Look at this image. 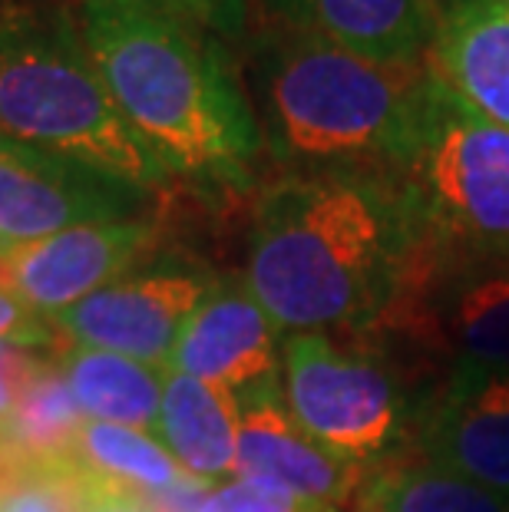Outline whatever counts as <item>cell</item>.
<instances>
[{
	"label": "cell",
	"mask_w": 509,
	"mask_h": 512,
	"mask_svg": "<svg viewBox=\"0 0 509 512\" xmlns=\"http://www.w3.org/2000/svg\"><path fill=\"white\" fill-rule=\"evenodd\" d=\"M417 245L414 202L391 172H298L258 199L245 288L278 331L364 337L404 291Z\"/></svg>",
	"instance_id": "obj_1"
},
{
	"label": "cell",
	"mask_w": 509,
	"mask_h": 512,
	"mask_svg": "<svg viewBox=\"0 0 509 512\" xmlns=\"http://www.w3.org/2000/svg\"><path fill=\"white\" fill-rule=\"evenodd\" d=\"M80 37L116 110L169 176L248 182L262 126L205 30L146 7L90 0L80 7Z\"/></svg>",
	"instance_id": "obj_2"
},
{
	"label": "cell",
	"mask_w": 509,
	"mask_h": 512,
	"mask_svg": "<svg viewBox=\"0 0 509 512\" xmlns=\"http://www.w3.org/2000/svg\"><path fill=\"white\" fill-rule=\"evenodd\" d=\"M437 93L427 53L374 60L308 27L288 30L258 57L268 146L308 172L400 169L424 136Z\"/></svg>",
	"instance_id": "obj_3"
},
{
	"label": "cell",
	"mask_w": 509,
	"mask_h": 512,
	"mask_svg": "<svg viewBox=\"0 0 509 512\" xmlns=\"http://www.w3.org/2000/svg\"><path fill=\"white\" fill-rule=\"evenodd\" d=\"M0 136L143 192H156L169 179L116 110L86 53L80 24L67 14L0 17Z\"/></svg>",
	"instance_id": "obj_4"
},
{
	"label": "cell",
	"mask_w": 509,
	"mask_h": 512,
	"mask_svg": "<svg viewBox=\"0 0 509 512\" xmlns=\"http://www.w3.org/2000/svg\"><path fill=\"white\" fill-rule=\"evenodd\" d=\"M397 172L437 252L509 265V129L470 113L440 83L424 136Z\"/></svg>",
	"instance_id": "obj_5"
},
{
	"label": "cell",
	"mask_w": 509,
	"mask_h": 512,
	"mask_svg": "<svg viewBox=\"0 0 509 512\" xmlns=\"http://www.w3.org/2000/svg\"><path fill=\"white\" fill-rule=\"evenodd\" d=\"M281 354L285 407L321 450L361 470L391 453L404 430V403L384 361L324 334H291Z\"/></svg>",
	"instance_id": "obj_6"
},
{
	"label": "cell",
	"mask_w": 509,
	"mask_h": 512,
	"mask_svg": "<svg viewBox=\"0 0 509 512\" xmlns=\"http://www.w3.org/2000/svg\"><path fill=\"white\" fill-rule=\"evenodd\" d=\"M143 189L0 136V252L90 222L139 219Z\"/></svg>",
	"instance_id": "obj_7"
},
{
	"label": "cell",
	"mask_w": 509,
	"mask_h": 512,
	"mask_svg": "<svg viewBox=\"0 0 509 512\" xmlns=\"http://www.w3.org/2000/svg\"><path fill=\"white\" fill-rule=\"evenodd\" d=\"M212 288V281L192 268L162 265L136 271L93 291L63 314H53V328L80 347L169 367L182 324Z\"/></svg>",
	"instance_id": "obj_8"
},
{
	"label": "cell",
	"mask_w": 509,
	"mask_h": 512,
	"mask_svg": "<svg viewBox=\"0 0 509 512\" xmlns=\"http://www.w3.org/2000/svg\"><path fill=\"white\" fill-rule=\"evenodd\" d=\"M156 245V225L146 219L90 222L40 242L17 245L0 261V291L37 314H63L93 291L129 275Z\"/></svg>",
	"instance_id": "obj_9"
},
{
	"label": "cell",
	"mask_w": 509,
	"mask_h": 512,
	"mask_svg": "<svg viewBox=\"0 0 509 512\" xmlns=\"http://www.w3.org/2000/svg\"><path fill=\"white\" fill-rule=\"evenodd\" d=\"M417 453L509 496V374L457 364L420 413Z\"/></svg>",
	"instance_id": "obj_10"
},
{
	"label": "cell",
	"mask_w": 509,
	"mask_h": 512,
	"mask_svg": "<svg viewBox=\"0 0 509 512\" xmlns=\"http://www.w3.org/2000/svg\"><path fill=\"white\" fill-rule=\"evenodd\" d=\"M169 367L229 387L238 400L275 390L278 324L248 288L215 285L182 324Z\"/></svg>",
	"instance_id": "obj_11"
},
{
	"label": "cell",
	"mask_w": 509,
	"mask_h": 512,
	"mask_svg": "<svg viewBox=\"0 0 509 512\" xmlns=\"http://www.w3.org/2000/svg\"><path fill=\"white\" fill-rule=\"evenodd\" d=\"M367 470L321 450L298 427L278 390H262L242 400L235 476L258 486H272L314 506H341L354 499Z\"/></svg>",
	"instance_id": "obj_12"
},
{
	"label": "cell",
	"mask_w": 509,
	"mask_h": 512,
	"mask_svg": "<svg viewBox=\"0 0 509 512\" xmlns=\"http://www.w3.org/2000/svg\"><path fill=\"white\" fill-rule=\"evenodd\" d=\"M430 67L470 113L509 129V4L447 0L433 20Z\"/></svg>",
	"instance_id": "obj_13"
},
{
	"label": "cell",
	"mask_w": 509,
	"mask_h": 512,
	"mask_svg": "<svg viewBox=\"0 0 509 512\" xmlns=\"http://www.w3.org/2000/svg\"><path fill=\"white\" fill-rule=\"evenodd\" d=\"M242 400L229 387L169 370L156 437L176 463L199 483L235 473Z\"/></svg>",
	"instance_id": "obj_14"
},
{
	"label": "cell",
	"mask_w": 509,
	"mask_h": 512,
	"mask_svg": "<svg viewBox=\"0 0 509 512\" xmlns=\"http://www.w3.org/2000/svg\"><path fill=\"white\" fill-rule=\"evenodd\" d=\"M14 380L17 400L7 420H0V453L40 466L73 460V443L86 417L70 394L63 370L17 351Z\"/></svg>",
	"instance_id": "obj_15"
},
{
	"label": "cell",
	"mask_w": 509,
	"mask_h": 512,
	"mask_svg": "<svg viewBox=\"0 0 509 512\" xmlns=\"http://www.w3.org/2000/svg\"><path fill=\"white\" fill-rule=\"evenodd\" d=\"M308 30L374 60H414L430 50L427 0H295Z\"/></svg>",
	"instance_id": "obj_16"
},
{
	"label": "cell",
	"mask_w": 509,
	"mask_h": 512,
	"mask_svg": "<svg viewBox=\"0 0 509 512\" xmlns=\"http://www.w3.org/2000/svg\"><path fill=\"white\" fill-rule=\"evenodd\" d=\"M60 370L86 420L156 433L162 390H166V377L159 367L73 344L63 354Z\"/></svg>",
	"instance_id": "obj_17"
},
{
	"label": "cell",
	"mask_w": 509,
	"mask_h": 512,
	"mask_svg": "<svg viewBox=\"0 0 509 512\" xmlns=\"http://www.w3.org/2000/svg\"><path fill=\"white\" fill-rule=\"evenodd\" d=\"M351 512H509V496L430 463L427 456H384L364 473Z\"/></svg>",
	"instance_id": "obj_18"
},
{
	"label": "cell",
	"mask_w": 509,
	"mask_h": 512,
	"mask_svg": "<svg viewBox=\"0 0 509 512\" xmlns=\"http://www.w3.org/2000/svg\"><path fill=\"white\" fill-rule=\"evenodd\" d=\"M73 460L90 476L129 493H169L199 483L149 433L103 420H83L73 443Z\"/></svg>",
	"instance_id": "obj_19"
},
{
	"label": "cell",
	"mask_w": 509,
	"mask_h": 512,
	"mask_svg": "<svg viewBox=\"0 0 509 512\" xmlns=\"http://www.w3.org/2000/svg\"><path fill=\"white\" fill-rule=\"evenodd\" d=\"M80 4H90V0H80ZM106 4L146 7L196 30H205V34L222 37H238L248 24V0H106Z\"/></svg>",
	"instance_id": "obj_20"
},
{
	"label": "cell",
	"mask_w": 509,
	"mask_h": 512,
	"mask_svg": "<svg viewBox=\"0 0 509 512\" xmlns=\"http://www.w3.org/2000/svg\"><path fill=\"white\" fill-rule=\"evenodd\" d=\"M189 512H331V509L305 503V499L281 493V489L272 486L232 479V483H225L219 489H205Z\"/></svg>",
	"instance_id": "obj_21"
},
{
	"label": "cell",
	"mask_w": 509,
	"mask_h": 512,
	"mask_svg": "<svg viewBox=\"0 0 509 512\" xmlns=\"http://www.w3.org/2000/svg\"><path fill=\"white\" fill-rule=\"evenodd\" d=\"M57 337L53 321H40L37 311L24 308L17 298H10L7 291H0V341L20 344V347H37L50 344Z\"/></svg>",
	"instance_id": "obj_22"
},
{
	"label": "cell",
	"mask_w": 509,
	"mask_h": 512,
	"mask_svg": "<svg viewBox=\"0 0 509 512\" xmlns=\"http://www.w3.org/2000/svg\"><path fill=\"white\" fill-rule=\"evenodd\" d=\"M80 512H156V506L143 493H129V489H116L96 479Z\"/></svg>",
	"instance_id": "obj_23"
},
{
	"label": "cell",
	"mask_w": 509,
	"mask_h": 512,
	"mask_svg": "<svg viewBox=\"0 0 509 512\" xmlns=\"http://www.w3.org/2000/svg\"><path fill=\"white\" fill-rule=\"evenodd\" d=\"M14 357H17V351H10L4 361H0V420H7V413L14 410V400H17Z\"/></svg>",
	"instance_id": "obj_24"
},
{
	"label": "cell",
	"mask_w": 509,
	"mask_h": 512,
	"mask_svg": "<svg viewBox=\"0 0 509 512\" xmlns=\"http://www.w3.org/2000/svg\"><path fill=\"white\" fill-rule=\"evenodd\" d=\"M7 354H10V351H7V347H4V341H0V361H4Z\"/></svg>",
	"instance_id": "obj_25"
},
{
	"label": "cell",
	"mask_w": 509,
	"mask_h": 512,
	"mask_svg": "<svg viewBox=\"0 0 509 512\" xmlns=\"http://www.w3.org/2000/svg\"><path fill=\"white\" fill-rule=\"evenodd\" d=\"M0 261H4V252H0Z\"/></svg>",
	"instance_id": "obj_26"
},
{
	"label": "cell",
	"mask_w": 509,
	"mask_h": 512,
	"mask_svg": "<svg viewBox=\"0 0 509 512\" xmlns=\"http://www.w3.org/2000/svg\"><path fill=\"white\" fill-rule=\"evenodd\" d=\"M506 4H509V0H506Z\"/></svg>",
	"instance_id": "obj_27"
}]
</instances>
